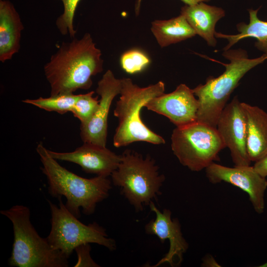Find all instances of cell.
Instances as JSON below:
<instances>
[{
  "label": "cell",
  "mask_w": 267,
  "mask_h": 267,
  "mask_svg": "<svg viewBox=\"0 0 267 267\" xmlns=\"http://www.w3.org/2000/svg\"><path fill=\"white\" fill-rule=\"evenodd\" d=\"M79 96V94L73 93H61L46 98L40 97L35 99H27L22 101L47 111L64 114L71 112Z\"/></svg>",
  "instance_id": "obj_20"
},
{
  "label": "cell",
  "mask_w": 267,
  "mask_h": 267,
  "mask_svg": "<svg viewBox=\"0 0 267 267\" xmlns=\"http://www.w3.org/2000/svg\"><path fill=\"white\" fill-rule=\"evenodd\" d=\"M48 152L57 160L75 163L87 173L107 178L111 176L121 161V155L116 154L106 146L89 142H84L72 152H58L48 149Z\"/></svg>",
  "instance_id": "obj_14"
},
{
  "label": "cell",
  "mask_w": 267,
  "mask_h": 267,
  "mask_svg": "<svg viewBox=\"0 0 267 267\" xmlns=\"http://www.w3.org/2000/svg\"><path fill=\"white\" fill-rule=\"evenodd\" d=\"M195 96L192 89L181 84L173 92L151 99L145 107L180 127L197 121L199 102Z\"/></svg>",
  "instance_id": "obj_12"
},
{
  "label": "cell",
  "mask_w": 267,
  "mask_h": 267,
  "mask_svg": "<svg viewBox=\"0 0 267 267\" xmlns=\"http://www.w3.org/2000/svg\"><path fill=\"white\" fill-rule=\"evenodd\" d=\"M254 168L263 177L267 176V155L255 162Z\"/></svg>",
  "instance_id": "obj_25"
},
{
  "label": "cell",
  "mask_w": 267,
  "mask_h": 267,
  "mask_svg": "<svg viewBox=\"0 0 267 267\" xmlns=\"http://www.w3.org/2000/svg\"><path fill=\"white\" fill-rule=\"evenodd\" d=\"M180 14L209 45H216L215 28L217 22L225 15L222 8L200 2L191 5L185 4L181 7Z\"/></svg>",
  "instance_id": "obj_17"
},
{
  "label": "cell",
  "mask_w": 267,
  "mask_h": 267,
  "mask_svg": "<svg viewBox=\"0 0 267 267\" xmlns=\"http://www.w3.org/2000/svg\"><path fill=\"white\" fill-rule=\"evenodd\" d=\"M151 31L161 47L191 38L196 34L181 14L169 20L152 22Z\"/></svg>",
  "instance_id": "obj_18"
},
{
  "label": "cell",
  "mask_w": 267,
  "mask_h": 267,
  "mask_svg": "<svg viewBox=\"0 0 267 267\" xmlns=\"http://www.w3.org/2000/svg\"><path fill=\"white\" fill-rule=\"evenodd\" d=\"M147 55L138 49H132L123 53L120 58L123 69L128 73L134 74L141 71L149 64Z\"/></svg>",
  "instance_id": "obj_23"
},
{
  "label": "cell",
  "mask_w": 267,
  "mask_h": 267,
  "mask_svg": "<svg viewBox=\"0 0 267 267\" xmlns=\"http://www.w3.org/2000/svg\"><path fill=\"white\" fill-rule=\"evenodd\" d=\"M206 177L212 183L224 181L246 192L255 211L262 214L265 210L264 195L267 180L253 166H224L215 162L205 169Z\"/></svg>",
  "instance_id": "obj_9"
},
{
  "label": "cell",
  "mask_w": 267,
  "mask_h": 267,
  "mask_svg": "<svg viewBox=\"0 0 267 267\" xmlns=\"http://www.w3.org/2000/svg\"><path fill=\"white\" fill-rule=\"evenodd\" d=\"M121 87V79L116 78L110 70L98 81L96 89L100 96L98 106L90 121L80 126V136L83 142L106 146L109 112L113 100L120 93Z\"/></svg>",
  "instance_id": "obj_11"
},
{
  "label": "cell",
  "mask_w": 267,
  "mask_h": 267,
  "mask_svg": "<svg viewBox=\"0 0 267 267\" xmlns=\"http://www.w3.org/2000/svg\"><path fill=\"white\" fill-rule=\"evenodd\" d=\"M246 122V149L251 162L267 155V113L257 106L241 102Z\"/></svg>",
  "instance_id": "obj_15"
},
{
  "label": "cell",
  "mask_w": 267,
  "mask_h": 267,
  "mask_svg": "<svg viewBox=\"0 0 267 267\" xmlns=\"http://www.w3.org/2000/svg\"><path fill=\"white\" fill-rule=\"evenodd\" d=\"M121 83L120 97L114 111L119 121L113 137L114 145L120 147L136 141L165 143L163 137L148 128L140 117L142 108L151 99L164 93L165 84L159 81L141 88L130 78L121 79Z\"/></svg>",
  "instance_id": "obj_4"
},
{
  "label": "cell",
  "mask_w": 267,
  "mask_h": 267,
  "mask_svg": "<svg viewBox=\"0 0 267 267\" xmlns=\"http://www.w3.org/2000/svg\"><path fill=\"white\" fill-rule=\"evenodd\" d=\"M182 2L185 3L186 5H191L197 4L200 2H207L210 0H181ZM142 0H136L135 4V12L136 15H137L140 11V5Z\"/></svg>",
  "instance_id": "obj_26"
},
{
  "label": "cell",
  "mask_w": 267,
  "mask_h": 267,
  "mask_svg": "<svg viewBox=\"0 0 267 267\" xmlns=\"http://www.w3.org/2000/svg\"><path fill=\"white\" fill-rule=\"evenodd\" d=\"M59 206L48 200L51 212V230L46 237L51 246L69 258L75 248L84 244L96 243L110 251L116 249L115 241L96 222L85 224L67 209L59 197Z\"/></svg>",
  "instance_id": "obj_8"
},
{
  "label": "cell",
  "mask_w": 267,
  "mask_h": 267,
  "mask_svg": "<svg viewBox=\"0 0 267 267\" xmlns=\"http://www.w3.org/2000/svg\"><path fill=\"white\" fill-rule=\"evenodd\" d=\"M216 128L225 147L230 150L234 166H250L251 161L248 156L246 143V117L237 96L223 108Z\"/></svg>",
  "instance_id": "obj_10"
},
{
  "label": "cell",
  "mask_w": 267,
  "mask_h": 267,
  "mask_svg": "<svg viewBox=\"0 0 267 267\" xmlns=\"http://www.w3.org/2000/svg\"><path fill=\"white\" fill-rule=\"evenodd\" d=\"M222 55L230 61L229 63L216 61L225 67L224 72L217 78L208 77L204 85L200 84L192 89L199 102L197 121L216 128L221 113L241 79L248 71L267 59V53L249 58L246 50L242 49H229L224 50Z\"/></svg>",
  "instance_id": "obj_3"
},
{
  "label": "cell",
  "mask_w": 267,
  "mask_h": 267,
  "mask_svg": "<svg viewBox=\"0 0 267 267\" xmlns=\"http://www.w3.org/2000/svg\"><path fill=\"white\" fill-rule=\"evenodd\" d=\"M0 213L12 222L14 240L9 265L17 267H67L68 259L39 235L30 220V210L16 205Z\"/></svg>",
  "instance_id": "obj_5"
},
{
  "label": "cell",
  "mask_w": 267,
  "mask_h": 267,
  "mask_svg": "<svg viewBox=\"0 0 267 267\" xmlns=\"http://www.w3.org/2000/svg\"><path fill=\"white\" fill-rule=\"evenodd\" d=\"M62 2L63 12L56 19V25L62 35L69 34L75 38L77 31L74 27V18L80 0H58Z\"/></svg>",
  "instance_id": "obj_22"
},
{
  "label": "cell",
  "mask_w": 267,
  "mask_h": 267,
  "mask_svg": "<svg viewBox=\"0 0 267 267\" xmlns=\"http://www.w3.org/2000/svg\"><path fill=\"white\" fill-rule=\"evenodd\" d=\"M91 247L89 243L82 244L77 247L75 251L78 260L75 267H100L91 258L90 254Z\"/></svg>",
  "instance_id": "obj_24"
},
{
  "label": "cell",
  "mask_w": 267,
  "mask_h": 267,
  "mask_svg": "<svg viewBox=\"0 0 267 267\" xmlns=\"http://www.w3.org/2000/svg\"><path fill=\"white\" fill-rule=\"evenodd\" d=\"M24 29L20 16L13 4L0 1V61L10 60L20 49L21 32Z\"/></svg>",
  "instance_id": "obj_16"
},
{
  "label": "cell",
  "mask_w": 267,
  "mask_h": 267,
  "mask_svg": "<svg viewBox=\"0 0 267 267\" xmlns=\"http://www.w3.org/2000/svg\"><path fill=\"white\" fill-rule=\"evenodd\" d=\"M150 210L156 215L154 220L150 221L145 226V231L148 234L156 235L161 242L166 240L170 242L168 252L154 267H158L164 263H168L171 266H176L181 264L183 255L188 248V244L182 235L181 226L178 219H172V213L169 209L160 211L153 201L149 204Z\"/></svg>",
  "instance_id": "obj_13"
},
{
  "label": "cell",
  "mask_w": 267,
  "mask_h": 267,
  "mask_svg": "<svg viewBox=\"0 0 267 267\" xmlns=\"http://www.w3.org/2000/svg\"><path fill=\"white\" fill-rule=\"evenodd\" d=\"M94 93L91 91L79 94L71 111L74 116L80 120L81 125H85L90 121L98 106V97H93Z\"/></svg>",
  "instance_id": "obj_21"
},
{
  "label": "cell",
  "mask_w": 267,
  "mask_h": 267,
  "mask_svg": "<svg viewBox=\"0 0 267 267\" xmlns=\"http://www.w3.org/2000/svg\"><path fill=\"white\" fill-rule=\"evenodd\" d=\"M36 150L43 165L42 172L47 180L49 193L55 198L65 196V206L77 218L81 217L80 208L84 214L91 215L97 204L108 197L112 185L108 178L96 176L87 178L69 171L49 155L42 142Z\"/></svg>",
  "instance_id": "obj_2"
},
{
  "label": "cell",
  "mask_w": 267,
  "mask_h": 267,
  "mask_svg": "<svg viewBox=\"0 0 267 267\" xmlns=\"http://www.w3.org/2000/svg\"><path fill=\"white\" fill-rule=\"evenodd\" d=\"M111 177L113 184L120 188L121 193L136 212L157 200L165 179L153 158L149 155L144 157L131 149L121 155L120 162Z\"/></svg>",
  "instance_id": "obj_6"
},
{
  "label": "cell",
  "mask_w": 267,
  "mask_h": 267,
  "mask_svg": "<svg viewBox=\"0 0 267 267\" xmlns=\"http://www.w3.org/2000/svg\"><path fill=\"white\" fill-rule=\"evenodd\" d=\"M257 9L248 10L250 21L248 24L243 22L236 26L239 34L227 35L215 32V36L219 38L226 39L228 44L223 50L229 49L239 41L247 38H253L257 40L255 46L259 50L267 53V21L260 20L258 17Z\"/></svg>",
  "instance_id": "obj_19"
},
{
  "label": "cell",
  "mask_w": 267,
  "mask_h": 267,
  "mask_svg": "<svg viewBox=\"0 0 267 267\" xmlns=\"http://www.w3.org/2000/svg\"><path fill=\"white\" fill-rule=\"evenodd\" d=\"M171 147L181 164L198 172L218 161L219 153L226 147L216 127L196 121L176 127Z\"/></svg>",
  "instance_id": "obj_7"
},
{
  "label": "cell",
  "mask_w": 267,
  "mask_h": 267,
  "mask_svg": "<svg viewBox=\"0 0 267 267\" xmlns=\"http://www.w3.org/2000/svg\"><path fill=\"white\" fill-rule=\"evenodd\" d=\"M101 55L89 33L80 39L63 42L44 66L50 95L90 89L92 77L103 71Z\"/></svg>",
  "instance_id": "obj_1"
}]
</instances>
